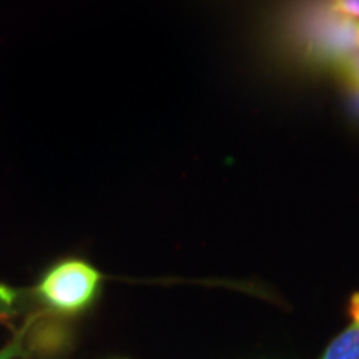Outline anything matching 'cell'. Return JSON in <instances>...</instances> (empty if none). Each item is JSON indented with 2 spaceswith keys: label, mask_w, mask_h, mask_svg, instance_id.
<instances>
[{
  "label": "cell",
  "mask_w": 359,
  "mask_h": 359,
  "mask_svg": "<svg viewBox=\"0 0 359 359\" xmlns=\"http://www.w3.org/2000/svg\"><path fill=\"white\" fill-rule=\"evenodd\" d=\"M299 42L309 60L336 67L359 50V20L330 7L304 22Z\"/></svg>",
  "instance_id": "1"
},
{
  "label": "cell",
  "mask_w": 359,
  "mask_h": 359,
  "mask_svg": "<svg viewBox=\"0 0 359 359\" xmlns=\"http://www.w3.org/2000/svg\"><path fill=\"white\" fill-rule=\"evenodd\" d=\"M102 273L83 259H65L45 273L39 294L48 306L62 313H79L95 299Z\"/></svg>",
  "instance_id": "2"
},
{
  "label": "cell",
  "mask_w": 359,
  "mask_h": 359,
  "mask_svg": "<svg viewBox=\"0 0 359 359\" xmlns=\"http://www.w3.org/2000/svg\"><path fill=\"white\" fill-rule=\"evenodd\" d=\"M349 314L353 323L331 341L320 359H359V293L351 296Z\"/></svg>",
  "instance_id": "3"
},
{
  "label": "cell",
  "mask_w": 359,
  "mask_h": 359,
  "mask_svg": "<svg viewBox=\"0 0 359 359\" xmlns=\"http://www.w3.org/2000/svg\"><path fill=\"white\" fill-rule=\"evenodd\" d=\"M35 321V316H30L29 320L24 326L20 327L19 331H17V334L13 336V339L11 343H7L6 346L0 349V359H20V358H25L27 356V351H25V334L27 331H29V327L32 326V323Z\"/></svg>",
  "instance_id": "4"
},
{
  "label": "cell",
  "mask_w": 359,
  "mask_h": 359,
  "mask_svg": "<svg viewBox=\"0 0 359 359\" xmlns=\"http://www.w3.org/2000/svg\"><path fill=\"white\" fill-rule=\"evenodd\" d=\"M22 293L0 283V320H6L20 311Z\"/></svg>",
  "instance_id": "5"
},
{
  "label": "cell",
  "mask_w": 359,
  "mask_h": 359,
  "mask_svg": "<svg viewBox=\"0 0 359 359\" xmlns=\"http://www.w3.org/2000/svg\"><path fill=\"white\" fill-rule=\"evenodd\" d=\"M334 69L344 79L348 87H359V50L341 60Z\"/></svg>",
  "instance_id": "6"
},
{
  "label": "cell",
  "mask_w": 359,
  "mask_h": 359,
  "mask_svg": "<svg viewBox=\"0 0 359 359\" xmlns=\"http://www.w3.org/2000/svg\"><path fill=\"white\" fill-rule=\"evenodd\" d=\"M330 7L334 12L359 20V0H331Z\"/></svg>",
  "instance_id": "7"
},
{
  "label": "cell",
  "mask_w": 359,
  "mask_h": 359,
  "mask_svg": "<svg viewBox=\"0 0 359 359\" xmlns=\"http://www.w3.org/2000/svg\"><path fill=\"white\" fill-rule=\"evenodd\" d=\"M349 95H351L353 105L356 107L359 111V87H349Z\"/></svg>",
  "instance_id": "8"
}]
</instances>
